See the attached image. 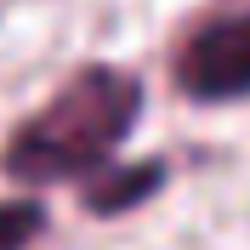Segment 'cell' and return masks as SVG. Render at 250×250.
I'll return each mask as SVG.
<instances>
[{
	"label": "cell",
	"instance_id": "obj_3",
	"mask_svg": "<svg viewBox=\"0 0 250 250\" xmlns=\"http://www.w3.org/2000/svg\"><path fill=\"white\" fill-rule=\"evenodd\" d=\"M165 182V165H137V171H114V176H103V182L85 193V205L91 210H125V205H142L154 188Z\"/></svg>",
	"mask_w": 250,
	"mask_h": 250
},
{
	"label": "cell",
	"instance_id": "obj_1",
	"mask_svg": "<svg viewBox=\"0 0 250 250\" xmlns=\"http://www.w3.org/2000/svg\"><path fill=\"white\" fill-rule=\"evenodd\" d=\"M142 114V85L137 74L108 68V62H91L68 74L57 97L46 108L23 120L6 142V176L23 188H46V182H68V176L91 171L125 142V131L137 125Z\"/></svg>",
	"mask_w": 250,
	"mask_h": 250
},
{
	"label": "cell",
	"instance_id": "obj_2",
	"mask_svg": "<svg viewBox=\"0 0 250 250\" xmlns=\"http://www.w3.org/2000/svg\"><path fill=\"white\" fill-rule=\"evenodd\" d=\"M176 85L193 103H233L250 97V6L228 17H210L176 51Z\"/></svg>",
	"mask_w": 250,
	"mask_h": 250
},
{
	"label": "cell",
	"instance_id": "obj_4",
	"mask_svg": "<svg viewBox=\"0 0 250 250\" xmlns=\"http://www.w3.org/2000/svg\"><path fill=\"white\" fill-rule=\"evenodd\" d=\"M40 222L46 216H40V205H29V199L23 205H0V250H23Z\"/></svg>",
	"mask_w": 250,
	"mask_h": 250
}]
</instances>
